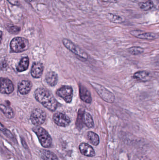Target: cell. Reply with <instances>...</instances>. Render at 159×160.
<instances>
[{"label": "cell", "instance_id": "9", "mask_svg": "<svg viewBox=\"0 0 159 160\" xmlns=\"http://www.w3.org/2000/svg\"><path fill=\"white\" fill-rule=\"evenodd\" d=\"M130 33L134 37L140 39L152 40L157 39L158 38L157 34L153 32H146L141 30H132L130 32Z\"/></svg>", "mask_w": 159, "mask_h": 160}, {"label": "cell", "instance_id": "8", "mask_svg": "<svg viewBox=\"0 0 159 160\" xmlns=\"http://www.w3.org/2000/svg\"><path fill=\"white\" fill-rule=\"evenodd\" d=\"M14 90V84L11 80L7 78H0V93L8 95Z\"/></svg>", "mask_w": 159, "mask_h": 160}, {"label": "cell", "instance_id": "5", "mask_svg": "<svg viewBox=\"0 0 159 160\" xmlns=\"http://www.w3.org/2000/svg\"><path fill=\"white\" fill-rule=\"evenodd\" d=\"M63 44L67 49L72 52L76 55L78 59L85 62L88 59V55L82 49L76 46L72 42L67 38H64L62 40Z\"/></svg>", "mask_w": 159, "mask_h": 160}, {"label": "cell", "instance_id": "3", "mask_svg": "<svg viewBox=\"0 0 159 160\" xmlns=\"http://www.w3.org/2000/svg\"><path fill=\"white\" fill-rule=\"evenodd\" d=\"M90 84L93 87L100 97L106 102L113 103L115 100V96L111 91L103 86L94 82H90Z\"/></svg>", "mask_w": 159, "mask_h": 160}, {"label": "cell", "instance_id": "27", "mask_svg": "<svg viewBox=\"0 0 159 160\" xmlns=\"http://www.w3.org/2000/svg\"><path fill=\"white\" fill-rule=\"evenodd\" d=\"M3 133L6 136L8 137V138H12L13 137V134H12V133H11L8 130H6Z\"/></svg>", "mask_w": 159, "mask_h": 160}, {"label": "cell", "instance_id": "28", "mask_svg": "<svg viewBox=\"0 0 159 160\" xmlns=\"http://www.w3.org/2000/svg\"><path fill=\"white\" fill-rule=\"evenodd\" d=\"M10 4L13 5H19L20 2L18 0H7Z\"/></svg>", "mask_w": 159, "mask_h": 160}, {"label": "cell", "instance_id": "32", "mask_svg": "<svg viewBox=\"0 0 159 160\" xmlns=\"http://www.w3.org/2000/svg\"><path fill=\"white\" fill-rule=\"evenodd\" d=\"M25 2H27L29 3H30L32 1V0H25Z\"/></svg>", "mask_w": 159, "mask_h": 160}, {"label": "cell", "instance_id": "14", "mask_svg": "<svg viewBox=\"0 0 159 160\" xmlns=\"http://www.w3.org/2000/svg\"><path fill=\"white\" fill-rule=\"evenodd\" d=\"M32 87V84L30 81L23 80L19 84L18 91L21 95H27L30 91Z\"/></svg>", "mask_w": 159, "mask_h": 160}, {"label": "cell", "instance_id": "10", "mask_svg": "<svg viewBox=\"0 0 159 160\" xmlns=\"http://www.w3.org/2000/svg\"><path fill=\"white\" fill-rule=\"evenodd\" d=\"M53 120L54 123L61 127H66L69 126L71 123V120L69 117L63 113H55L53 116Z\"/></svg>", "mask_w": 159, "mask_h": 160}, {"label": "cell", "instance_id": "17", "mask_svg": "<svg viewBox=\"0 0 159 160\" xmlns=\"http://www.w3.org/2000/svg\"><path fill=\"white\" fill-rule=\"evenodd\" d=\"M30 64V60L28 57L21 58L16 67V70L18 72H22L28 69Z\"/></svg>", "mask_w": 159, "mask_h": 160}, {"label": "cell", "instance_id": "25", "mask_svg": "<svg viewBox=\"0 0 159 160\" xmlns=\"http://www.w3.org/2000/svg\"><path fill=\"white\" fill-rule=\"evenodd\" d=\"M129 52L132 55H139L144 52V49L140 47H133L129 49Z\"/></svg>", "mask_w": 159, "mask_h": 160}, {"label": "cell", "instance_id": "11", "mask_svg": "<svg viewBox=\"0 0 159 160\" xmlns=\"http://www.w3.org/2000/svg\"><path fill=\"white\" fill-rule=\"evenodd\" d=\"M79 93L80 99L83 101L87 103H90L91 102L92 98L90 92L82 84L79 85Z\"/></svg>", "mask_w": 159, "mask_h": 160}, {"label": "cell", "instance_id": "13", "mask_svg": "<svg viewBox=\"0 0 159 160\" xmlns=\"http://www.w3.org/2000/svg\"><path fill=\"white\" fill-rule=\"evenodd\" d=\"M79 149L82 155L88 157H94L95 152L93 148L86 143H81L79 145Z\"/></svg>", "mask_w": 159, "mask_h": 160}, {"label": "cell", "instance_id": "22", "mask_svg": "<svg viewBox=\"0 0 159 160\" xmlns=\"http://www.w3.org/2000/svg\"><path fill=\"white\" fill-rule=\"evenodd\" d=\"M139 8L144 11H149L153 9L154 7V4L152 0H148L145 2L139 3Z\"/></svg>", "mask_w": 159, "mask_h": 160}, {"label": "cell", "instance_id": "19", "mask_svg": "<svg viewBox=\"0 0 159 160\" xmlns=\"http://www.w3.org/2000/svg\"><path fill=\"white\" fill-rule=\"evenodd\" d=\"M0 111L7 118H13L15 115L12 108H10L9 106L3 105V104H0Z\"/></svg>", "mask_w": 159, "mask_h": 160}, {"label": "cell", "instance_id": "4", "mask_svg": "<svg viewBox=\"0 0 159 160\" xmlns=\"http://www.w3.org/2000/svg\"><path fill=\"white\" fill-rule=\"evenodd\" d=\"M32 130L37 135L39 142L43 147L48 148L51 146L52 139L46 130L38 126L33 128Z\"/></svg>", "mask_w": 159, "mask_h": 160}, {"label": "cell", "instance_id": "7", "mask_svg": "<svg viewBox=\"0 0 159 160\" xmlns=\"http://www.w3.org/2000/svg\"><path fill=\"white\" fill-rule=\"evenodd\" d=\"M72 88L69 86H63L57 90L56 94L58 97L63 99V100L67 102L70 103L72 102L73 98Z\"/></svg>", "mask_w": 159, "mask_h": 160}, {"label": "cell", "instance_id": "16", "mask_svg": "<svg viewBox=\"0 0 159 160\" xmlns=\"http://www.w3.org/2000/svg\"><path fill=\"white\" fill-rule=\"evenodd\" d=\"M45 80L47 83L51 87L57 85L58 81V75L55 72L50 71L46 75Z\"/></svg>", "mask_w": 159, "mask_h": 160}, {"label": "cell", "instance_id": "2", "mask_svg": "<svg viewBox=\"0 0 159 160\" xmlns=\"http://www.w3.org/2000/svg\"><path fill=\"white\" fill-rule=\"evenodd\" d=\"M29 48L28 40L24 38H14L10 43V48L12 52H21L25 51Z\"/></svg>", "mask_w": 159, "mask_h": 160}, {"label": "cell", "instance_id": "21", "mask_svg": "<svg viewBox=\"0 0 159 160\" xmlns=\"http://www.w3.org/2000/svg\"><path fill=\"white\" fill-rule=\"evenodd\" d=\"M106 18L111 22L114 23H120L125 21V19L122 17L111 13L106 14Z\"/></svg>", "mask_w": 159, "mask_h": 160}, {"label": "cell", "instance_id": "26", "mask_svg": "<svg viewBox=\"0 0 159 160\" xmlns=\"http://www.w3.org/2000/svg\"><path fill=\"white\" fill-rule=\"evenodd\" d=\"M85 111L82 110H79L77 115V128H82L83 127V122H82V115Z\"/></svg>", "mask_w": 159, "mask_h": 160}, {"label": "cell", "instance_id": "6", "mask_svg": "<svg viewBox=\"0 0 159 160\" xmlns=\"http://www.w3.org/2000/svg\"><path fill=\"white\" fill-rule=\"evenodd\" d=\"M46 118V113L44 110L40 108H36L31 114L30 120L35 126H40L44 123Z\"/></svg>", "mask_w": 159, "mask_h": 160}, {"label": "cell", "instance_id": "18", "mask_svg": "<svg viewBox=\"0 0 159 160\" xmlns=\"http://www.w3.org/2000/svg\"><path fill=\"white\" fill-rule=\"evenodd\" d=\"M82 122L87 128H91L94 127V124L92 117L90 114L84 112L82 115Z\"/></svg>", "mask_w": 159, "mask_h": 160}, {"label": "cell", "instance_id": "30", "mask_svg": "<svg viewBox=\"0 0 159 160\" xmlns=\"http://www.w3.org/2000/svg\"><path fill=\"white\" fill-rule=\"evenodd\" d=\"M6 129H7L5 128H4V126H3L1 123H0V131H2L3 132H4Z\"/></svg>", "mask_w": 159, "mask_h": 160}, {"label": "cell", "instance_id": "23", "mask_svg": "<svg viewBox=\"0 0 159 160\" xmlns=\"http://www.w3.org/2000/svg\"><path fill=\"white\" fill-rule=\"evenodd\" d=\"M87 138L90 142L94 146H97L100 143V138L98 134L93 132L90 131L87 133Z\"/></svg>", "mask_w": 159, "mask_h": 160}, {"label": "cell", "instance_id": "20", "mask_svg": "<svg viewBox=\"0 0 159 160\" xmlns=\"http://www.w3.org/2000/svg\"><path fill=\"white\" fill-rule=\"evenodd\" d=\"M41 158L44 160H58L56 155L47 150H42L41 151Z\"/></svg>", "mask_w": 159, "mask_h": 160}, {"label": "cell", "instance_id": "29", "mask_svg": "<svg viewBox=\"0 0 159 160\" xmlns=\"http://www.w3.org/2000/svg\"><path fill=\"white\" fill-rule=\"evenodd\" d=\"M104 2L108 3H115L118 2V0H102Z\"/></svg>", "mask_w": 159, "mask_h": 160}, {"label": "cell", "instance_id": "24", "mask_svg": "<svg viewBox=\"0 0 159 160\" xmlns=\"http://www.w3.org/2000/svg\"><path fill=\"white\" fill-rule=\"evenodd\" d=\"M6 28L10 33L13 34H17L21 31L20 27L12 24H7L6 26Z\"/></svg>", "mask_w": 159, "mask_h": 160}, {"label": "cell", "instance_id": "15", "mask_svg": "<svg viewBox=\"0 0 159 160\" xmlns=\"http://www.w3.org/2000/svg\"><path fill=\"white\" fill-rule=\"evenodd\" d=\"M152 78L151 74L148 71H139L134 73L133 78L137 81L142 82L149 81Z\"/></svg>", "mask_w": 159, "mask_h": 160}, {"label": "cell", "instance_id": "1", "mask_svg": "<svg viewBox=\"0 0 159 160\" xmlns=\"http://www.w3.org/2000/svg\"><path fill=\"white\" fill-rule=\"evenodd\" d=\"M35 99L44 107L51 112H54L58 107V102L52 93L44 88H37L35 91Z\"/></svg>", "mask_w": 159, "mask_h": 160}, {"label": "cell", "instance_id": "12", "mask_svg": "<svg viewBox=\"0 0 159 160\" xmlns=\"http://www.w3.org/2000/svg\"><path fill=\"white\" fill-rule=\"evenodd\" d=\"M44 66L41 63L34 62L33 64L31 70V75L35 78H39L42 77L44 71Z\"/></svg>", "mask_w": 159, "mask_h": 160}, {"label": "cell", "instance_id": "31", "mask_svg": "<svg viewBox=\"0 0 159 160\" xmlns=\"http://www.w3.org/2000/svg\"><path fill=\"white\" fill-rule=\"evenodd\" d=\"M2 32L0 31V44H1V42H2Z\"/></svg>", "mask_w": 159, "mask_h": 160}]
</instances>
